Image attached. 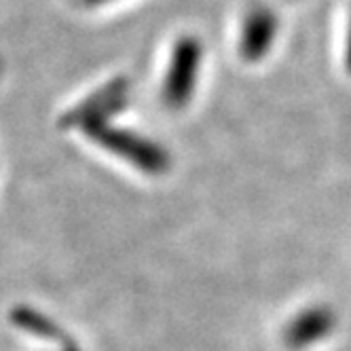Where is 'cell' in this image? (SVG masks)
<instances>
[{"label":"cell","instance_id":"1","mask_svg":"<svg viewBox=\"0 0 351 351\" xmlns=\"http://www.w3.org/2000/svg\"><path fill=\"white\" fill-rule=\"evenodd\" d=\"M349 66H351V43H349Z\"/></svg>","mask_w":351,"mask_h":351}]
</instances>
